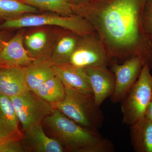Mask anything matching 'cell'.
Masks as SVG:
<instances>
[{"label": "cell", "mask_w": 152, "mask_h": 152, "mask_svg": "<svg viewBox=\"0 0 152 152\" xmlns=\"http://www.w3.org/2000/svg\"><path fill=\"white\" fill-rule=\"evenodd\" d=\"M25 67H10L0 69V94L16 96L28 91Z\"/></svg>", "instance_id": "cell-14"}, {"label": "cell", "mask_w": 152, "mask_h": 152, "mask_svg": "<svg viewBox=\"0 0 152 152\" xmlns=\"http://www.w3.org/2000/svg\"><path fill=\"white\" fill-rule=\"evenodd\" d=\"M22 140L12 139L0 141V152H24L26 150Z\"/></svg>", "instance_id": "cell-22"}, {"label": "cell", "mask_w": 152, "mask_h": 152, "mask_svg": "<svg viewBox=\"0 0 152 152\" xmlns=\"http://www.w3.org/2000/svg\"><path fill=\"white\" fill-rule=\"evenodd\" d=\"M25 43L34 55L40 53L45 46L47 42L46 34L43 31H38L26 36Z\"/></svg>", "instance_id": "cell-21"}, {"label": "cell", "mask_w": 152, "mask_h": 152, "mask_svg": "<svg viewBox=\"0 0 152 152\" xmlns=\"http://www.w3.org/2000/svg\"><path fill=\"white\" fill-rule=\"evenodd\" d=\"M54 75L61 80L66 88L86 94H93L86 69L77 67L68 62L52 64Z\"/></svg>", "instance_id": "cell-10"}, {"label": "cell", "mask_w": 152, "mask_h": 152, "mask_svg": "<svg viewBox=\"0 0 152 152\" xmlns=\"http://www.w3.org/2000/svg\"><path fill=\"white\" fill-rule=\"evenodd\" d=\"M145 117L152 121V102H151L147 107Z\"/></svg>", "instance_id": "cell-25"}, {"label": "cell", "mask_w": 152, "mask_h": 152, "mask_svg": "<svg viewBox=\"0 0 152 152\" xmlns=\"http://www.w3.org/2000/svg\"><path fill=\"white\" fill-rule=\"evenodd\" d=\"M22 2L37 9L50 11L62 16H70L75 15L72 5L67 0H20Z\"/></svg>", "instance_id": "cell-20"}, {"label": "cell", "mask_w": 152, "mask_h": 152, "mask_svg": "<svg viewBox=\"0 0 152 152\" xmlns=\"http://www.w3.org/2000/svg\"><path fill=\"white\" fill-rule=\"evenodd\" d=\"M44 26L60 27L81 37L96 32L94 27L88 21L75 14L66 17L50 15H24L16 18L5 20L0 25V29Z\"/></svg>", "instance_id": "cell-4"}, {"label": "cell", "mask_w": 152, "mask_h": 152, "mask_svg": "<svg viewBox=\"0 0 152 152\" xmlns=\"http://www.w3.org/2000/svg\"><path fill=\"white\" fill-rule=\"evenodd\" d=\"M147 1L92 0L72 8L92 25L112 60L138 57L151 69L152 35L142 24Z\"/></svg>", "instance_id": "cell-1"}, {"label": "cell", "mask_w": 152, "mask_h": 152, "mask_svg": "<svg viewBox=\"0 0 152 152\" xmlns=\"http://www.w3.org/2000/svg\"><path fill=\"white\" fill-rule=\"evenodd\" d=\"M131 143L137 152H152V121L145 117L130 126Z\"/></svg>", "instance_id": "cell-15"}, {"label": "cell", "mask_w": 152, "mask_h": 152, "mask_svg": "<svg viewBox=\"0 0 152 152\" xmlns=\"http://www.w3.org/2000/svg\"><path fill=\"white\" fill-rule=\"evenodd\" d=\"M143 26L145 31L152 35V0H148L144 8Z\"/></svg>", "instance_id": "cell-23"}, {"label": "cell", "mask_w": 152, "mask_h": 152, "mask_svg": "<svg viewBox=\"0 0 152 152\" xmlns=\"http://www.w3.org/2000/svg\"><path fill=\"white\" fill-rule=\"evenodd\" d=\"M92 0H67L72 5H79L88 2Z\"/></svg>", "instance_id": "cell-26"}, {"label": "cell", "mask_w": 152, "mask_h": 152, "mask_svg": "<svg viewBox=\"0 0 152 152\" xmlns=\"http://www.w3.org/2000/svg\"><path fill=\"white\" fill-rule=\"evenodd\" d=\"M151 102H152V97H151Z\"/></svg>", "instance_id": "cell-27"}, {"label": "cell", "mask_w": 152, "mask_h": 152, "mask_svg": "<svg viewBox=\"0 0 152 152\" xmlns=\"http://www.w3.org/2000/svg\"><path fill=\"white\" fill-rule=\"evenodd\" d=\"M25 70L28 88L34 93L41 84L54 75L50 60L37 59L25 67Z\"/></svg>", "instance_id": "cell-16"}, {"label": "cell", "mask_w": 152, "mask_h": 152, "mask_svg": "<svg viewBox=\"0 0 152 152\" xmlns=\"http://www.w3.org/2000/svg\"><path fill=\"white\" fill-rule=\"evenodd\" d=\"M23 35L19 33L7 41L0 51V66L26 67L37 59L31 56L23 47Z\"/></svg>", "instance_id": "cell-9"}, {"label": "cell", "mask_w": 152, "mask_h": 152, "mask_svg": "<svg viewBox=\"0 0 152 152\" xmlns=\"http://www.w3.org/2000/svg\"><path fill=\"white\" fill-rule=\"evenodd\" d=\"M19 122L10 98L0 94V141L23 139Z\"/></svg>", "instance_id": "cell-13"}, {"label": "cell", "mask_w": 152, "mask_h": 152, "mask_svg": "<svg viewBox=\"0 0 152 152\" xmlns=\"http://www.w3.org/2000/svg\"><path fill=\"white\" fill-rule=\"evenodd\" d=\"M81 37L69 31L58 41L50 61L52 64H58L68 62L76 49Z\"/></svg>", "instance_id": "cell-17"}, {"label": "cell", "mask_w": 152, "mask_h": 152, "mask_svg": "<svg viewBox=\"0 0 152 152\" xmlns=\"http://www.w3.org/2000/svg\"><path fill=\"white\" fill-rule=\"evenodd\" d=\"M1 69V66H0V69Z\"/></svg>", "instance_id": "cell-28"}, {"label": "cell", "mask_w": 152, "mask_h": 152, "mask_svg": "<svg viewBox=\"0 0 152 152\" xmlns=\"http://www.w3.org/2000/svg\"><path fill=\"white\" fill-rule=\"evenodd\" d=\"M38 9L20 0H0V20H5L37 12Z\"/></svg>", "instance_id": "cell-19"}, {"label": "cell", "mask_w": 152, "mask_h": 152, "mask_svg": "<svg viewBox=\"0 0 152 152\" xmlns=\"http://www.w3.org/2000/svg\"><path fill=\"white\" fill-rule=\"evenodd\" d=\"M34 93L44 101L53 104L64 99L65 88L61 80L54 75L41 84Z\"/></svg>", "instance_id": "cell-18"}, {"label": "cell", "mask_w": 152, "mask_h": 152, "mask_svg": "<svg viewBox=\"0 0 152 152\" xmlns=\"http://www.w3.org/2000/svg\"><path fill=\"white\" fill-rule=\"evenodd\" d=\"M150 68L143 66L138 78L121 102L123 124H133L145 117L151 101L152 75Z\"/></svg>", "instance_id": "cell-5"}, {"label": "cell", "mask_w": 152, "mask_h": 152, "mask_svg": "<svg viewBox=\"0 0 152 152\" xmlns=\"http://www.w3.org/2000/svg\"><path fill=\"white\" fill-rule=\"evenodd\" d=\"M23 142L25 148L38 152H62L64 147L58 140L49 137L44 132L42 124L25 131Z\"/></svg>", "instance_id": "cell-12"}, {"label": "cell", "mask_w": 152, "mask_h": 152, "mask_svg": "<svg viewBox=\"0 0 152 152\" xmlns=\"http://www.w3.org/2000/svg\"><path fill=\"white\" fill-rule=\"evenodd\" d=\"M107 66L86 69L96 105L100 107L114 92L115 78L113 73Z\"/></svg>", "instance_id": "cell-11"}, {"label": "cell", "mask_w": 152, "mask_h": 152, "mask_svg": "<svg viewBox=\"0 0 152 152\" xmlns=\"http://www.w3.org/2000/svg\"><path fill=\"white\" fill-rule=\"evenodd\" d=\"M10 98L24 131L41 124L54 109L51 104L44 101L30 90Z\"/></svg>", "instance_id": "cell-7"}, {"label": "cell", "mask_w": 152, "mask_h": 152, "mask_svg": "<svg viewBox=\"0 0 152 152\" xmlns=\"http://www.w3.org/2000/svg\"><path fill=\"white\" fill-rule=\"evenodd\" d=\"M65 88L61 101L52 104L69 118L84 127L98 130L104 121L102 112L95 103L93 94H86Z\"/></svg>", "instance_id": "cell-3"}, {"label": "cell", "mask_w": 152, "mask_h": 152, "mask_svg": "<svg viewBox=\"0 0 152 152\" xmlns=\"http://www.w3.org/2000/svg\"><path fill=\"white\" fill-rule=\"evenodd\" d=\"M45 122L67 151L75 152H113V145L98 130L84 127L57 109L45 118Z\"/></svg>", "instance_id": "cell-2"}, {"label": "cell", "mask_w": 152, "mask_h": 152, "mask_svg": "<svg viewBox=\"0 0 152 152\" xmlns=\"http://www.w3.org/2000/svg\"><path fill=\"white\" fill-rule=\"evenodd\" d=\"M112 61L96 32L80 37L69 62L87 69L107 66Z\"/></svg>", "instance_id": "cell-6"}, {"label": "cell", "mask_w": 152, "mask_h": 152, "mask_svg": "<svg viewBox=\"0 0 152 152\" xmlns=\"http://www.w3.org/2000/svg\"><path fill=\"white\" fill-rule=\"evenodd\" d=\"M110 64L115 78V89L110 98L115 104L121 102L126 96L138 78L144 64L138 57L126 60L122 64H118L115 59Z\"/></svg>", "instance_id": "cell-8"}, {"label": "cell", "mask_w": 152, "mask_h": 152, "mask_svg": "<svg viewBox=\"0 0 152 152\" xmlns=\"http://www.w3.org/2000/svg\"><path fill=\"white\" fill-rule=\"evenodd\" d=\"M7 38V33L5 31H0V51L3 48L8 41Z\"/></svg>", "instance_id": "cell-24"}]
</instances>
